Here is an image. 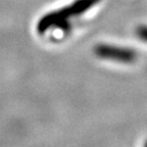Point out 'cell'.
Returning a JSON list of instances; mask_svg holds the SVG:
<instances>
[{
  "instance_id": "6da1fadb",
  "label": "cell",
  "mask_w": 147,
  "mask_h": 147,
  "mask_svg": "<svg viewBox=\"0 0 147 147\" xmlns=\"http://www.w3.org/2000/svg\"><path fill=\"white\" fill-rule=\"evenodd\" d=\"M100 2V0H75L73 3L53 10L43 16L38 22L37 30L40 34H44L50 28H53L57 23L69 20L73 16H80L85 13L91 7Z\"/></svg>"
},
{
  "instance_id": "7a4b0ae2",
  "label": "cell",
  "mask_w": 147,
  "mask_h": 147,
  "mask_svg": "<svg viewBox=\"0 0 147 147\" xmlns=\"http://www.w3.org/2000/svg\"><path fill=\"white\" fill-rule=\"evenodd\" d=\"M94 53L96 56L102 59L124 63H131L137 58V52L134 49L110 44H98L94 47Z\"/></svg>"
},
{
  "instance_id": "3957f363",
  "label": "cell",
  "mask_w": 147,
  "mask_h": 147,
  "mask_svg": "<svg viewBox=\"0 0 147 147\" xmlns=\"http://www.w3.org/2000/svg\"><path fill=\"white\" fill-rule=\"evenodd\" d=\"M135 34L139 39L147 43V26H138L135 30Z\"/></svg>"
},
{
  "instance_id": "277c9868",
  "label": "cell",
  "mask_w": 147,
  "mask_h": 147,
  "mask_svg": "<svg viewBox=\"0 0 147 147\" xmlns=\"http://www.w3.org/2000/svg\"><path fill=\"white\" fill-rule=\"evenodd\" d=\"M145 145H146V146H147V141H146V142H145Z\"/></svg>"
}]
</instances>
